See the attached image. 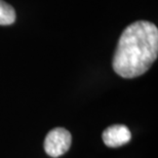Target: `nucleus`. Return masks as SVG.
Here are the masks:
<instances>
[{
	"instance_id": "obj_1",
	"label": "nucleus",
	"mask_w": 158,
	"mask_h": 158,
	"mask_svg": "<svg viewBox=\"0 0 158 158\" xmlns=\"http://www.w3.org/2000/svg\"><path fill=\"white\" fill-rule=\"evenodd\" d=\"M158 56V29L154 24L139 21L129 25L120 36L112 66L123 78H135L149 70Z\"/></svg>"
},
{
	"instance_id": "obj_2",
	"label": "nucleus",
	"mask_w": 158,
	"mask_h": 158,
	"mask_svg": "<svg viewBox=\"0 0 158 158\" xmlns=\"http://www.w3.org/2000/svg\"><path fill=\"white\" fill-rule=\"evenodd\" d=\"M72 143L71 134L66 128L56 127L46 135L44 140V150L52 158L62 156L70 149Z\"/></svg>"
},
{
	"instance_id": "obj_3",
	"label": "nucleus",
	"mask_w": 158,
	"mask_h": 158,
	"mask_svg": "<svg viewBox=\"0 0 158 158\" xmlns=\"http://www.w3.org/2000/svg\"><path fill=\"white\" fill-rule=\"evenodd\" d=\"M131 139L128 127L123 124H114L107 127L103 132V141L106 146L117 148L127 144Z\"/></svg>"
},
{
	"instance_id": "obj_4",
	"label": "nucleus",
	"mask_w": 158,
	"mask_h": 158,
	"mask_svg": "<svg viewBox=\"0 0 158 158\" xmlns=\"http://www.w3.org/2000/svg\"><path fill=\"white\" fill-rule=\"evenodd\" d=\"M15 22V11L11 5L0 0V25L8 26Z\"/></svg>"
}]
</instances>
